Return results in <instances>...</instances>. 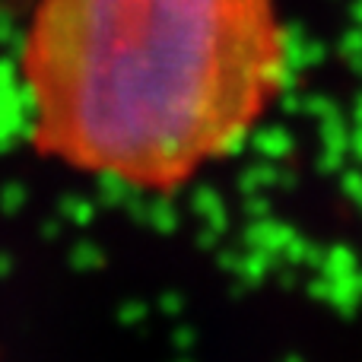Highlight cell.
<instances>
[{"label":"cell","mask_w":362,"mask_h":362,"mask_svg":"<svg viewBox=\"0 0 362 362\" xmlns=\"http://www.w3.org/2000/svg\"><path fill=\"white\" fill-rule=\"evenodd\" d=\"M286 67L276 0H35L19 54L38 156L159 194L235 153Z\"/></svg>","instance_id":"6da1fadb"}]
</instances>
